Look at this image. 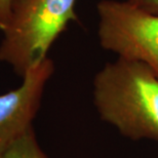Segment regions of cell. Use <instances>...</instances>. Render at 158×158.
<instances>
[{
    "label": "cell",
    "mask_w": 158,
    "mask_h": 158,
    "mask_svg": "<svg viewBox=\"0 0 158 158\" xmlns=\"http://www.w3.org/2000/svg\"><path fill=\"white\" fill-rule=\"evenodd\" d=\"M100 118L131 140L158 142V77L142 63L118 58L94 79Z\"/></svg>",
    "instance_id": "6da1fadb"
},
{
    "label": "cell",
    "mask_w": 158,
    "mask_h": 158,
    "mask_svg": "<svg viewBox=\"0 0 158 158\" xmlns=\"http://www.w3.org/2000/svg\"><path fill=\"white\" fill-rule=\"evenodd\" d=\"M77 0H12L0 43V61L19 76L43 62L69 22L77 19Z\"/></svg>",
    "instance_id": "7a4b0ae2"
},
{
    "label": "cell",
    "mask_w": 158,
    "mask_h": 158,
    "mask_svg": "<svg viewBox=\"0 0 158 158\" xmlns=\"http://www.w3.org/2000/svg\"><path fill=\"white\" fill-rule=\"evenodd\" d=\"M97 9L101 46L118 58L146 65L158 77V15L128 0H102Z\"/></svg>",
    "instance_id": "3957f363"
},
{
    "label": "cell",
    "mask_w": 158,
    "mask_h": 158,
    "mask_svg": "<svg viewBox=\"0 0 158 158\" xmlns=\"http://www.w3.org/2000/svg\"><path fill=\"white\" fill-rule=\"evenodd\" d=\"M53 70V62L46 58L24 75L18 88L0 94V158L33 127L44 88Z\"/></svg>",
    "instance_id": "277c9868"
},
{
    "label": "cell",
    "mask_w": 158,
    "mask_h": 158,
    "mask_svg": "<svg viewBox=\"0 0 158 158\" xmlns=\"http://www.w3.org/2000/svg\"><path fill=\"white\" fill-rule=\"evenodd\" d=\"M2 158H48L37 142L34 128H30L23 137L11 145Z\"/></svg>",
    "instance_id": "5b68a950"
},
{
    "label": "cell",
    "mask_w": 158,
    "mask_h": 158,
    "mask_svg": "<svg viewBox=\"0 0 158 158\" xmlns=\"http://www.w3.org/2000/svg\"><path fill=\"white\" fill-rule=\"evenodd\" d=\"M12 0H0V31H3L7 25L11 12Z\"/></svg>",
    "instance_id": "8992f818"
},
{
    "label": "cell",
    "mask_w": 158,
    "mask_h": 158,
    "mask_svg": "<svg viewBox=\"0 0 158 158\" xmlns=\"http://www.w3.org/2000/svg\"><path fill=\"white\" fill-rule=\"evenodd\" d=\"M131 4L153 15H158V0H128Z\"/></svg>",
    "instance_id": "52a82bcc"
}]
</instances>
